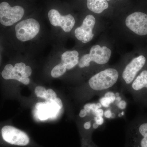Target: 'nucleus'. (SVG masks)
Listing matches in <instances>:
<instances>
[{"instance_id": "obj_23", "label": "nucleus", "mask_w": 147, "mask_h": 147, "mask_svg": "<svg viewBox=\"0 0 147 147\" xmlns=\"http://www.w3.org/2000/svg\"><path fill=\"white\" fill-rule=\"evenodd\" d=\"M106 1H110V0H106Z\"/></svg>"}, {"instance_id": "obj_21", "label": "nucleus", "mask_w": 147, "mask_h": 147, "mask_svg": "<svg viewBox=\"0 0 147 147\" xmlns=\"http://www.w3.org/2000/svg\"><path fill=\"white\" fill-rule=\"evenodd\" d=\"M53 101L57 104V105L59 107V109L62 108L63 105L62 102L60 98L57 97L54 99Z\"/></svg>"}, {"instance_id": "obj_14", "label": "nucleus", "mask_w": 147, "mask_h": 147, "mask_svg": "<svg viewBox=\"0 0 147 147\" xmlns=\"http://www.w3.org/2000/svg\"><path fill=\"white\" fill-rule=\"evenodd\" d=\"M87 1L88 9L95 13H102L109 7L106 0H87Z\"/></svg>"}, {"instance_id": "obj_6", "label": "nucleus", "mask_w": 147, "mask_h": 147, "mask_svg": "<svg viewBox=\"0 0 147 147\" xmlns=\"http://www.w3.org/2000/svg\"><path fill=\"white\" fill-rule=\"evenodd\" d=\"M147 67V57L142 54L134 57L125 66L122 74V78L127 91L137 75Z\"/></svg>"}, {"instance_id": "obj_10", "label": "nucleus", "mask_w": 147, "mask_h": 147, "mask_svg": "<svg viewBox=\"0 0 147 147\" xmlns=\"http://www.w3.org/2000/svg\"><path fill=\"white\" fill-rule=\"evenodd\" d=\"M48 16L51 25L54 26L60 27L66 32H70L75 25V19L71 14L63 16L56 9L49 11Z\"/></svg>"}, {"instance_id": "obj_17", "label": "nucleus", "mask_w": 147, "mask_h": 147, "mask_svg": "<svg viewBox=\"0 0 147 147\" xmlns=\"http://www.w3.org/2000/svg\"><path fill=\"white\" fill-rule=\"evenodd\" d=\"M57 97V94L53 90L49 89L47 90L45 99L47 102H52Z\"/></svg>"}, {"instance_id": "obj_11", "label": "nucleus", "mask_w": 147, "mask_h": 147, "mask_svg": "<svg viewBox=\"0 0 147 147\" xmlns=\"http://www.w3.org/2000/svg\"><path fill=\"white\" fill-rule=\"evenodd\" d=\"M95 23L94 16L92 15L86 16L81 26L75 30L74 34L76 38L83 43H87L91 40L94 36L92 30Z\"/></svg>"}, {"instance_id": "obj_5", "label": "nucleus", "mask_w": 147, "mask_h": 147, "mask_svg": "<svg viewBox=\"0 0 147 147\" xmlns=\"http://www.w3.org/2000/svg\"><path fill=\"white\" fill-rule=\"evenodd\" d=\"M111 51L105 46L94 45L91 48L90 53L84 55L79 61L78 66L80 68L89 67L90 63L94 62L99 65H103L109 61Z\"/></svg>"}, {"instance_id": "obj_22", "label": "nucleus", "mask_w": 147, "mask_h": 147, "mask_svg": "<svg viewBox=\"0 0 147 147\" xmlns=\"http://www.w3.org/2000/svg\"><path fill=\"white\" fill-rule=\"evenodd\" d=\"M86 115V111L84 110H82L80 112V114H79V116L81 117H84Z\"/></svg>"}, {"instance_id": "obj_15", "label": "nucleus", "mask_w": 147, "mask_h": 147, "mask_svg": "<svg viewBox=\"0 0 147 147\" xmlns=\"http://www.w3.org/2000/svg\"><path fill=\"white\" fill-rule=\"evenodd\" d=\"M66 70V68L60 63L53 69L51 71V75L53 78H58L63 75Z\"/></svg>"}, {"instance_id": "obj_9", "label": "nucleus", "mask_w": 147, "mask_h": 147, "mask_svg": "<svg viewBox=\"0 0 147 147\" xmlns=\"http://www.w3.org/2000/svg\"><path fill=\"white\" fill-rule=\"evenodd\" d=\"M126 26L137 36H147V14L135 11L129 15L125 20Z\"/></svg>"}, {"instance_id": "obj_13", "label": "nucleus", "mask_w": 147, "mask_h": 147, "mask_svg": "<svg viewBox=\"0 0 147 147\" xmlns=\"http://www.w3.org/2000/svg\"><path fill=\"white\" fill-rule=\"evenodd\" d=\"M13 66L11 64H7L5 66L2 72V76L5 80H17L22 84L27 85L30 84V79L29 78H24L20 74L15 73L13 71Z\"/></svg>"}, {"instance_id": "obj_1", "label": "nucleus", "mask_w": 147, "mask_h": 147, "mask_svg": "<svg viewBox=\"0 0 147 147\" xmlns=\"http://www.w3.org/2000/svg\"><path fill=\"white\" fill-rule=\"evenodd\" d=\"M119 76L118 71L113 68L105 69L93 75L88 80L84 91L85 99H92L95 96L105 93L115 86Z\"/></svg>"}, {"instance_id": "obj_16", "label": "nucleus", "mask_w": 147, "mask_h": 147, "mask_svg": "<svg viewBox=\"0 0 147 147\" xmlns=\"http://www.w3.org/2000/svg\"><path fill=\"white\" fill-rule=\"evenodd\" d=\"M82 147H98L92 140V135L82 137Z\"/></svg>"}, {"instance_id": "obj_8", "label": "nucleus", "mask_w": 147, "mask_h": 147, "mask_svg": "<svg viewBox=\"0 0 147 147\" xmlns=\"http://www.w3.org/2000/svg\"><path fill=\"white\" fill-rule=\"evenodd\" d=\"M25 11L20 6L11 7L6 2L0 3V23L9 26L20 21L24 16Z\"/></svg>"}, {"instance_id": "obj_4", "label": "nucleus", "mask_w": 147, "mask_h": 147, "mask_svg": "<svg viewBox=\"0 0 147 147\" xmlns=\"http://www.w3.org/2000/svg\"><path fill=\"white\" fill-rule=\"evenodd\" d=\"M127 92L131 94L137 104L147 107V67L137 75Z\"/></svg>"}, {"instance_id": "obj_7", "label": "nucleus", "mask_w": 147, "mask_h": 147, "mask_svg": "<svg viewBox=\"0 0 147 147\" xmlns=\"http://www.w3.org/2000/svg\"><path fill=\"white\" fill-rule=\"evenodd\" d=\"M40 26L38 21L34 18H29L16 24L15 28L16 38L22 42L34 38L38 34Z\"/></svg>"}, {"instance_id": "obj_18", "label": "nucleus", "mask_w": 147, "mask_h": 147, "mask_svg": "<svg viewBox=\"0 0 147 147\" xmlns=\"http://www.w3.org/2000/svg\"><path fill=\"white\" fill-rule=\"evenodd\" d=\"M35 93L37 97L45 98L47 90L44 87L38 86L35 89Z\"/></svg>"}, {"instance_id": "obj_20", "label": "nucleus", "mask_w": 147, "mask_h": 147, "mask_svg": "<svg viewBox=\"0 0 147 147\" xmlns=\"http://www.w3.org/2000/svg\"><path fill=\"white\" fill-rule=\"evenodd\" d=\"M32 73V69L29 66H26V67L21 73V75L24 78H28L29 76L31 75Z\"/></svg>"}, {"instance_id": "obj_3", "label": "nucleus", "mask_w": 147, "mask_h": 147, "mask_svg": "<svg viewBox=\"0 0 147 147\" xmlns=\"http://www.w3.org/2000/svg\"><path fill=\"white\" fill-rule=\"evenodd\" d=\"M30 139L24 131L11 125L3 127L0 132V144L16 146H27L30 144Z\"/></svg>"}, {"instance_id": "obj_19", "label": "nucleus", "mask_w": 147, "mask_h": 147, "mask_svg": "<svg viewBox=\"0 0 147 147\" xmlns=\"http://www.w3.org/2000/svg\"><path fill=\"white\" fill-rule=\"evenodd\" d=\"M26 67V65L23 62L15 64L13 67V70L15 73L20 74ZM21 75V74H20Z\"/></svg>"}, {"instance_id": "obj_12", "label": "nucleus", "mask_w": 147, "mask_h": 147, "mask_svg": "<svg viewBox=\"0 0 147 147\" xmlns=\"http://www.w3.org/2000/svg\"><path fill=\"white\" fill-rule=\"evenodd\" d=\"M79 55V53L76 50L66 51L61 55V63L67 69L70 70L78 64Z\"/></svg>"}, {"instance_id": "obj_2", "label": "nucleus", "mask_w": 147, "mask_h": 147, "mask_svg": "<svg viewBox=\"0 0 147 147\" xmlns=\"http://www.w3.org/2000/svg\"><path fill=\"white\" fill-rule=\"evenodd\" d=\"M125 147H147V115H140L127 127Z\"/></svg>"}]
</instances>
